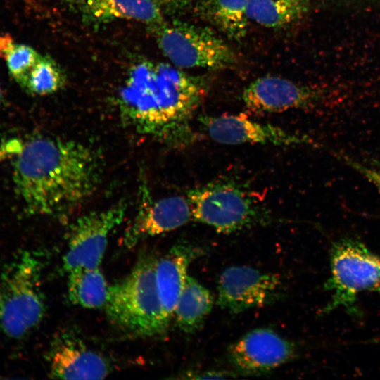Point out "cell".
I'll return each mask as SVG.
<instances>
[{
  "label": "cell",
  "instance_id": "20",
  "mask_svg": "<svg viewBox=\"0 0 380 380\" xmlns=\"http://www.w3.org/2000/svg\"><path fill=\"white\" fill-rule=\"evenodd\" d=\"M249 0H206L203 11L207 19L228 37L240 40L246 34Z\"/></svg>",
  "mask_w": 380,
  "mask_h": 380
},
{
  "label": "cell",
  "instance_id": "17",
  "mask_svg": "<svg viewBox=\"0 0 380 380\" xmlns=\"http://www.w3.org/2000/svg\"><path fill=\"white\" fill-rule=\"evenodd\" d=\"M213 303L210 291L189 275L174 313L177 324L186 333H195L201 328Z\"/></svg>",
  "mask_w": 380,
  "mask_h": 380
},
{
  "label": "cell",
  "instance_id": "12",
  "mask_svg": "<svg viewBox=\"0 0 380 380\" xmlns=\"http://www.w3.org/2000/svg\"><path fill=\"white\" fill-rule=\"evenodd\" d=\"M322 98V91L317 87L276 75L257 78L242 93L246 107L260 113L314 108Z\"/></svg>",
  "mask_w": 380,
  "mask_h": 380
},
{
  "label": "cell",
  "instance_id": "27",
  "mask_svg": "<svg viewBox=\"0 0 380 380\" xmlns=\"http://www.w3.org/2000/svg\"><path fill=\"white\" fill-rule=\"evenodd\" d=\"M4 101V96L1 87L0 86V106L3 104Z\"/></svg>",
  "mask_w": 380,
  "mask_h": 380
},
{
  "label": "cell",
  "instance_id": "5",
  "mask_svg": "<svg viewBox=\"0 0 380 380\" xmlns=\"http://www.w3.org/2000/svg\"><path fill=\"white\" fill-rule=\"evenodd\" d=\"M324 288L331 297L322 313L342 308L352 316L361 315L359 295H380V257L358 239L346 237L335 241L330 251V276Z\"/></svg>",
  "mask_w": 380,
  "mask_h": 380
},
{
  "label": "cell",
  "instance_id": "22",
  "mask_svg": "<svg viewBox=\"0 0 380 380\" xmlns=\"http://www.w3.org/2000/svg\"><path fill=\"white\" fill-rule=\"evenodd\" d=\"M32 47L24 44L13 43L4 58L11 76L19 83L39 57Z\"/></svg>",
  "mask_w": 380,
  "mask_h": 380
},
{
  "label": "cell",
  "instance_id": "13",
  "mask_svg": "<svg viewBox=\"0 0 380 380\" xmlns=\"http://www.w3.org/2000/svg\"><path fill=\"white\" fill-rule=\"evenodd\" d=\"M191 220V206L186 194L144 201L124 234V244L133 247L144 239L175 230Z\"/></svg>",
  "mask_w": 380,
  "mask_h": 380
},
{
  "label": "cell",
  "instance_id": "3",
  "mask_svg": "<svg viewBox=\"0 0 380 380\" xmlns=\"http://www.w3.org/2000/svg\"><path fill=\"white\" fill-rule=\"evenodd\" d=\"M156 261L151 254L141 256L124 279L109 286L106 312L115 326L132 335H160L170 324L157 290Z\"/></svg>",
  "mask_w": 380,
  "mask_h": 380
},
{
  "label": "cell",
  "instance_id": "1",
  "mask_svg": "<svg viewBox=\"0 0 380 380\" xmlns=\"http://www.w3.org/2000/svg\"><path fill=\"white\" fill-rule=\"evenodd\" d=\"M207 89L205 80L170 63L144 61L129 70L118 106L123 121L139 133L184 146L196 140L191 122Z\"/></svg>",
  "mask_w": 380,
  "mask_h": 380
},
{
  "label": "cell",
  "instance_id": "15",
  "mask_svg": "<svg viewBox=\"0 0 380 380\" xmlns=\"http://www.w3.org/2000/svg\"><path fill=\"white\" fill-rule=\"evenodd\" d=\"M203 250L189 243L172 246L165 255L157 258L156 281L160 302L166 319L170 322L184 287L189 265Z\"/></svg>",
  "mask_w": 380,
  "mask_h": 380
},
{
  "label": "cell",
  "instance_id": "16",
  "mask_svg": "<svg viewBox=\"0 0 380 380\" xmlns=\"http://www.w3.org/2000/svg\"><path fill=\"white\" fill-rule=\"evenodd\" d=\"M82 12L98 23L135 20L156 27L163 23L162 8L156 0H84Z\"/></svg>",
  "mask_w": 380,
  "mask_h": 380
},
{
  "label": "cell",
  "instance_id": "11",
  "mask_svg": "<svg viewBox=\"0 0 380 380\" xmlns=\"http://www.w3.org/2000/svg\"><path fill=\"white\" fill-rule=\"evenodd\" d=\"M227 354L241 373L260 374L291 360L296 355V346L272 329L258 328L233 343Z\"/></svg>",
  "mask_w": 380,
  "mask_h": 380
},
{
  "label": "cell",
  "instance_id": "19",
  "mask_svg": "<svg viewBox=\"0 0 380 380\" xmlns=\"http://www.w3.org/2000/svg\"><path fill=\"white\" fill-rule=\"evenodd\" d=\"M68 274V296L72 304L88 309L105 307L109 286L99 267L77 268Z\"/></svg>",
  "mask_w": 380,
  "mask_h": 380
},
{
  "label": "cell",
  "instance_id": "10",
  "mask_svg": "<svg viewBox=\"0 0 380 380\" xmlns=\"http://www.w3.org/2000/svg\"><path fill=\"white\" fill-rule=\"evenodd\" d=\"M203 130L213 141L223 144H246L296 146L311 144L310 138L270 124L260 123L244 114L201 115Z\"/></svg>",
  "mask_w": 380,
  "mask_h": 380
},
{
  "label": "cell",
  "instance_id": "23",
  "mask_svg": "<svg viewBox=\"0 0 380 380\" xmlns=\"http://www.w3.org/2000/svg\"><path fill=\"white\" fill-rule=\"evenodd\" d=\"M335 156L372 183L380 193V169L367 167L343 153H335Z\"/></svg>",
  "mask_w": 380,
  "mask_h": 380
},
{
  "label": "cell",
  "instance_id": "24",
  "mask_svg": "<svg viewBox=\"0 0 380 380\" xmlns=\"http://www.w3.org/2000/svg\"><path fill=\"white\" fill-rule=\"evenodd\" d=\"M23 147V142L19 139H11L0 143V162L18 155Z\"/></svg>",
  "mask_w": 380,
  "mask_h": 380
},
{
  "label": "cell",
  "instance_id": "4",
  "mask_svg": "<svg viewBox=\"0 0 380 380\" xmlns=\"http://www.w3.org/2000/svg\"><path fill=\"white\" fill-rule=\"evenodd\" d=\"M186 195L193 220L220 233L231 234L271 221L266 208L233 180L212 181L189 189Z\"/></svg>",
  "mask_w": 380,
  "mask_h": 380
},
{
  "label": "cell",
  "instance_id": "7",
  "mask_svg": "<svg viewBox=\"0 0 380 380\" xmlns=\"http://www.w3.org/2000/svg\"><path fill=\"white\" fill-rule=\"evenodd\" d=\"M156 42L170 63L181 69H224L237 61L232 48L204 27L163 23L156 27Z\"/></svg>",
  "mask_w": 380,
  "mask_h": 380
},
{
  "label": "cell",
  "instance_id": "28",
  "mask_svg": "<svg viewBox=\"0 0 380 380\" xmlns=\"http://www.w3.org/2000/svg\"><path fill=\"white\" fill-rule=\"evenodd\" d=\"M1 286H0V305H1Z\"/></svg>",
  "mask_w": 380,
  "mask_h": 380
},
{
  "label": "cell",
  "instance_id": "2",
  "mask_svg": "<svg viewBox=\"0 0 380 380\" xmlns=\"http://www.w3.org/2000/svg\"><path fill=\"white\" fill-rule=\"evenodd\" d=\"M100 174L99 158L87 146L37 135L16 156L13 179L30 213L63 215L93 194Z\"/></svg>",
  "mask_w": 380,
  "mask_h": 380
},
{
  "label": "cell",
  "instance_id": "8",
  "mask_svg": "<svg viewBox=\"0 0 380 380\" xmlns=\"http://www.w3.org/2000/svg\"><path fill=\"white\" fill-rule=\"evenodd\" d=\"M126 209V204L120 202L80 217L70 230L63 258L64 270L100 267L110 234L123 221Z\"/></svg>",
  "mask_w": 380,
  "mask_h": 380
},
{
  "label": "cell",
  "instance_id": "18",
  "mask_svg": "<svg viewBox=\"0 0 380 380\" xmlns=\"http://www.w3.org/2000/svg\"><path fill=\"white\" fill-rule=\"evenodd\" d=\"M311 0H249V20L267 28L280 29L301 20Z\"/></svg>",
  "mask_w": 380,
  "mask_h": 380
},
{
  "label": "cell",
  "instance_id": "25",
  "mask_svg": "<svg viewBox=\"0 0 380 380\" xmlns=\"http://www.w3.org/2000/svg\"><path fill=\"white\" fill-rule=\"evenodd\" d=\"M191 379H226L233 377L234 375L232 373L224 371H205L199 373H193Z\"/></svg>",
  "mask_w": 380,
  "mask_h": 380
},
{
  "label": "cell",
  "instance_id": "26",
  "mask_svg": "<svg viewBox=\"0 0 380 380\" xmlns=\"http://www.w3.org/2000/svg\"><path fill=\"white\" fill-rule=\"evenodd\" d=\"M159 6L170 10H176L184 7L191 0H156Z\"/></svg>",
  "mask_w": 380,
  "mask_h": 380
},
{
  "label": "cell",
  "instance_id": "14",
  "mask_svg": "<svg viewBox=\"0 0 380 380\" xmlns=\"http://www.w3.org/2000/svg\"><path fill=\"white\" fill-rule=\"evenodd\" d=\"M49 362L50 375L56 379H100L111 372L106 358L68 334L56 341Z\"/></svg>",
  "mask_w": 380,
  "mask_h": 380
},
{
  "label": "cell",
  "instance_id": "6",
  "mask_svg": "<svg viewBox=\"0 0 380 380\" xmlns=\"http://www.w3.org/2000/svg\"><path fill=\"white\" fill-rule=\"evenodd\" d=\"M39 274L38 260L27 251L19 253L4 269L0 279V327L11 338L24 337L44 317Z\"/></svg>",
  "mask_w": 380,
  "mask_h": 380
},
{
  "label": "cell",
  "instance_id": "9",
  "mask_svg": "<svg viewBox=\"0 0 380 380\" xmlns=\"http://www.w3.org/2000/svg\"><path fill=\"white\" fill-rule=\"evenodd\" d=\"M282 283L279 276L247 265L224 270L217 282V303L230 314L263 307L279 300Z\"/></svg>",
  "mask_w": 380,
  "mask_h": 380
},
{
  "label": "cell",
  "instance_id": "21",
  "mask_svg": "<svg viewBox=\"0 0 380 380\" xmlns=\"http://www.w3.org/2000/svg\"><path fill=\"white\" fill-rule=\"evenodd\" d=\"M64 82L59 65L50 57L40 55L18 84L32 95L46 96L58 91Z\"/></svg>",
  "mask_w": 380,
  "mask_h": 380
}]
</instances>
